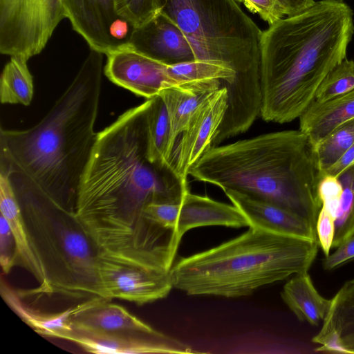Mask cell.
<instances>
[{"mask_svg": "<svg viewBox=\"0 0 354 354\" xmlns=\"http://www.w3.org/2000/svg\"><path fill=\"white\" fill-rule=\"evenodd\" d=\"M353 165H354V143L345 154L325 173L324 176L331 175L337 177Z\"/></svg>", "mask_w": 354, "mask_h": 354, "instance_id": "obj_37", "label": "cell"}, {"mask_svg": "<svg viewBox=\"0 0 354 354\" xmlns=\"http://www.w3.org/2000/svg\"><path fill=\"white\" fill-rule=\"evenodd\" d=\"M286 17L297 15L313 6L314 0H278Z\"/></svg>", "mask_w": 354, "mask_h": 354, "instance_id": "obj_36", "label": "cell"}, {"mask_svg": "<svg viewBox=\"0 0 354 354\" xmlns=\"http://www.w3.org/2000/svg\"><path fill=\"white\" fill-rule=\"evenodd\" d=\"M354 143V118L330 132L315 148L321 178Z\"/></svg>", "mask_w": 354, "mask_h": 354, "instance_id": "obj_27", "label": "cell"}, {"mask_svg": "<svg viewBox=\"0 0 354 354\" xmlns=\"http://www.w3.org/2000/svg\"><path fill=\"white\" fill-rule=\"evenodd\" d=\"M60 339L73 342L86 352L97 354L196 353L190 346L154 329L102 332L73 327Z\"/></svg>", "mask_w": 354, "mask_h": 354, "instance_id": "obj_12", "label": "cell"}, {"mask_svg": "<svg viewBox=\"0 0 354 354\" xmlns=\"http://www.w3.org/2000/svg\"><path fill=\"white\" fill-rule=\"evenodd\" d=\"M337 250L322 261L326 270H334L354 259V235L337 247Z\"/></svg>", "mask_w": 354, "mask_h": 354, "instance_id": "obj_35", "label": "cell"}, {"mask_svg": "<svg viewBox=\"0 0 354 354\" xmlns=\"http://www.w3.org/2000/svg\"><path fill=\"white\" fill-rule=\"evenodd\" d=\"M251 12L258 15L269 26L283 18L285 15L278 0H236Z\"/></svg>", "mask_w": 354, "mask_h": 354, "instance_id": "obj_33", "label": "cell"}, {"mask_svg": "<svg viewBox=\"0 0 354 354\" xmlns=\"http://www.w3.org/2000/svg\"><path fill=\"white\" fill-rule=\"evenodd\" d=\"M117 12L134 28H138L160 11L157 0H115Z\"/></svg>", "mask_w": 354, "mask_h": 354, "instance_id": "obj_30", "label": "cell"}, {"mask_svg": "<svg viewBox=\"0 0 354 354\" xmlns=\"http://www.w3.org/2000/svg\"><path fill=\"white\" fill-rule=\"evenodd\" d=\"M97 270L101 297L138 305L166 297L173 287L170 271L149 268L100 253Z\"/></svg>", "mask_w": 354, "mask_h": 354, "instance_id": "obj_9", "label": "cell"}, {"mask_svg": "<svg viewBox=\"0 0 354 354\" xmlns=\"http://www.w3.org/2000/svg\"><path fill=\"white\" fill-rule=\"evenodd\" d=\"M209 225L239 228L249 227V223L234 205L218 202L188 191L178 207L176 225L178 241H180L183 236L189 230Z\"/></svg>", "mask_w": 354, "mask_h": 354, "instance_id": "obj_17", "label": "cell"}, {"mask_svg": "<svg viewBox=\"0 0 354 354\" xmlns=\"http://www.w3.org/2000/svg\"><path fill=\"white\" fill-rule=\"evenodd\" d=\"M64 8L90 48L106 55L127 46L134 28L119 16L115 0H64Z\"/></svg>", "mask_w": 354, "mask_h": 354, "instance_id": "obj_10", "label": "cell"}, {"mask_svg": "<svg viewBox=\"0 0 354 354\" xmlns=\"http://www.w3.org/2000/svg\"><path fill=\"white\" fill-rule=\"evenodd\" d=\"M190 43L195 59L222 65L235 77L227 89L225 118L255 121L261 106V40L263 31L236 0H157Z\"/></svg>", "mask_w": 354, "mask_h": 354, "instance_id": "obj_6", "label": "cell"}, {"mask_svg": "<svg viewBox=\"0 0 354 354\" xmlns=\"http://www.w3.org/2000/svg\"><path fill=\"white\" fill-rule=\"evenodd\" d=\"M225 194L245 216L249 227L318 241L316 230L298 214L236 191L227 190Z\"/></svg>", "mask_w": 354, "mask_h": 354, "instance_id": "obj_15", "label": "cell"}, {"mask_svg": "<svg viewBox=\"0 0 354 354\" xmlns=\"http://www.w3.org/2000/svg\"><path fill=\"white\" fill-rule=\"evenodd\" d=\"M195 180L284 207L316 230L322 203L315 148L300 129L261 134L209 149L189 169ZM317 231V230H316Z\"/></svg>", "mask_w": 354, "mask_h": 354, "instance_id": "obj_4", "label": "cell"}, {"mask_svg": "<svg viewBox=\"0 0 354 354\" xmlns=\"http://www.w3.org/2000/svg\"><path fill=\"white\" fill-rule=\"evenodd\" d=\"M66 18L64 0H0V52L28 60Z\"/></svg>", "mask_w": 354, "mask_h": 354, "instance_id": "obj_8", "label": "cell"}, {"mask_svg": "<svg viewBox=\"0 0 354 354\" xmlns=\"http://www.w3.org/2000/svg\"><path fill=\"white\" fill-rule=\"evenodd\" d=\"M354 89V60L345 59L337 65L319 86L313 102L323 103Z\"/></svg>", "mask_w": 354, "mask_h": 354, "instance_id": "obj_29", "label": "cell"}, {"mask_svg": "<svg viewBox=\"0 0 354 354\" xmlns=\"http://www.w3.org/2000/svg\"><path fill=\"white\" fill-rule=\"evenodd\" d=\"M103 55L90 48L71 83L37 124L0 131V172L24 174L53 199L75 209L97 136Z\"/></svg>", "mask_w": 354, "mask_h": 354, "instance_id": "obj_2", "label": "cell"}, {"mask_svg": "<svg viewBox=\"0 0 354 354\" xmlns=\"http://www.w3.org/2000/svg\"><path fill=\"white\" fill-rule=\"evenodd\" d=\"M316 230L319 245L324 254L329 255L335 236V219L322 207L316 225Z\"/></svg>", "mask_w": 354, "mask_h": 354, "instance_id": "obj_34", "label": "cell"}, {"mask_svg": "<svg viewBox=\"0 0 354 354\" xmlns=\"http://www.w3.org/2000/svg\"><path fill=\"white\" fill-rule=\"evenodd\" d=\"M353 34V12L338 0L315 1L263 31L261 118L279 124L299 118L325 77L346 58Z\"/></svg>", "mask_w": 354, "mask_h": 354, "instance_id": "obj_3", "label": "cell"}, {"mask_svg": "<svg viewBox=\"0 0 354 354\" xmlns=\"http://www.w3.org/2000/svg\"><path fill=\"white\" fill-rule=\"evenodd\" d=\"M6 174L45 277L43 286L19 292L20 296L101 297L97 270L100 252L84 231L76 209L53 199L25 174Z\"/></svg>", "mask_w": 354, "mask_h": 354, "instance_id": "obj_7", "label": "cell"}, {"mask_svg": "<svg viewBox=\"0 0 354 354\" xmlns=\"http://www.w3.org/2000/svg\"><path fill=\"white\" fill-rule=\"evenodd\" d=\"M28 60L10 57L0 79V100L2 104L28 106L34 95L33 77L27 65Z\"/></svg>", "mask_w": 354, "mask_h": 354, "instance_id": "obj_26", "label": "cell"}, {"mask_svg": "<svg viewBox=\"0 0 354 354\" xmlns=\"http://www.w3.org/2000/svg\"><path fill=\"white\" fill-rule=\"evenodd\" d=\"M149 100L146 114L147 158L160 167L172 169L170 165V124L167 109L160 95Z\"/></svg>", "mask_w": 354, "mask_h": 354, "instance_id": "obj_24", "label": "cell"}, {"mask_svg": "<svg viewBox=\"0 0 354 354\" xmlns=\"http://www.w3.org/2000/svg\"><path fill=\"white\" fill-rule=\"evenodd\" d=\"M18 263L15 239L6 218L0 216V264L2 272L8 274Z\"/></svg>", "mask_w": 354, "mask_h": 354, "instance_id": "obj_32", "label": "cell"}, {"mask_svg": "<svg viewBox=\"0 0 354 354\" xmlns=\"http://www.w3.org/2000/svg\"><path fill=\"white\" fill-rule=\"evenodd\" d=\"M127 47L169 65L196 60L183 31L160 12L133 29Z\"/></svg>", "mask_w": 354, "mask_h": 354, "instance_id": "obj_14", "label": "cell"}, {"mask_svg": "<svg viewBox=\"0 0 354 354\" xmlns=\"http://www.w3.org/2000/svg\"><path fill=\"white\" fill-rule=\"evenodd\" d=\"M227 108V92L225 88H222L199 105L187 127L176 140L170 165L182 181L187 183L190 168L212 147Z\"/></svg>", "mask_w": 354, "mask_h": 354, "instance_id": "obj_11", "label": "cell"}, {"mask_svg": "<svg viewBox=\"0 0 354 354\" xmlns=\"http://www.w3.org/2000/svg\"><path fill=\"white\" fill-rule=\"evenodd\" d=\"M168 72L176 87L221 83L222 88L228 89L235 77L234 72L227 67L198 60L168 65Z\"/></svg>", "mask_w": 354, "mask_h": 354, "instance_id": "obj_25", "label": "cell"}, {"mask_svg": "<svg viewBox=\"0 0 354 354\" xmlns=\"http://www.w3.org/2000/svg\"><path fill=\"white\" fill-rule=\"evenodd\" d=\"M218 90L214 85H193L172 87L160 94L169 120L171 153L176 140L187 127L199 105Z\"/></svg>", "mask_w": 354, "mask_h": 354, "instance_id": "obj_22", "label": "cell"}, {"mask_svg": "<svg viewBox=\"0 0 354 354\" xmlns=\"http://www.w3.org/2000/svg\"><path fill=\"white\" fill-rule=\"evenodd\" d=\"M281 297L298 319L312 326L324 319L331 304V299L317 292L308 272L295 274L284 285Z\"/></svg>", "mask_w": 354, "mask_h": 354, "instance_id": "obj_21", "label": "cell"}, {"mask_svg": "<svg viewBox=\"0 0 354 354\" xmlns=\"http://www.w3.org/2000/svg\"><path fill=\"white\" fill-rule=\"evenodd\" d=\"M0 212L7 221L16 241L18 263L29 271L40 288L45 277L40 264L30 245L21 207L8 174L0 172Z\"/></svg>", "mask_w": 354, "mask_h": 354, "instance_id": "obj_20", "label": "cell"}, {"mask_svg": "<svg viewBox=\"0 0 354 354\" xmlns=\"http://www.w3.org/2000/svg\"><path fill=\"white\" fill-rule=\"evenodd\" d=\"M0 289L1 297L7 305L39 335L60 339L62 335L72 330L70 317L74 307L59 313H45L25 304L18 292L12 290L3 279Z\"/></svg>", "mask_w": 354, "mask_h": 354, "instance_id": "obj_23", "label": "cell"}, {"mask_svg": "<svg viewBox=\"0 0 354 354\" xmlns=\"http://www.w3.org/2000/svg\"><path fill=\"white\" fill-rule=\"evenodd\" d=\"M299 118V129L315 147L342 123L354 118V89L323 103L312 102Z\"/></svg>", "mask_w": 354, "mask_h": 354, "instance_id": "obj_19", "label": "cell"}, {"mask_svg": "<svg viewBox=\"0 0 354 354\" xmlns=\"http://www.w3.org/2000/svg\"><path fill=\"white\" fill-rule=\"evenodd\" d=\"M104 74L114 84L137 95L151 99L164 90L176 87L169 75L168 65L131 48L106 55Z\"/></svg>", "mask_w": 354, "mask_h": 354, "instance_id": "obj_13", "label": "cell"}, {"mask_svg": "<svg viewBox=\"0 0 354 354\" xmlns=\"http://www.w3.org/2000/svg\"><path fill=\"white\" fill-rule=\"evenodd\" d=\"M318 246V241L250 227L233 239L181 258L170 269L173 287L192 296H248L308 272Z\"/></svg>", "mask_w": 354, "mask_h": 354, "instance_id": "obj_5", "label": "cell"}, {"mask_svg": "<svg viewBox=\"0 0 354 354\" xmlns=\"http://www.w3.org/2000/svg\"><path fill=\"white\" fill-rule=\"evenodd\" d=\"M342 191V185L336 176L325 175L318 183L317 192L322 207L335 220L339 209Z\"/></svg>", "mask_w": 354, "mask_h": 354, "instance_id": "obj_31", "label": "cell"}, {"mask_svg": "<svg viewBox=\"0 0 354 354\" xmlns=\"http://www.w3.org/2000/svg\"><path fill=\"white\" fill-rule=\"evenodd\" d=\"M338 1H343V0H338Z\"/></svg>", "mask_w": 354, "mask_h": 354, "instance_id": "obj_38", "label": "cell"}, {"mask_svg": "<svg viewBox=\"0 0 354 354\" xmlns=\"http://www.w3.org/2000/svg\"><path fill=\"white\" fill-rule=\"evenodd\" d=\"M312 341L321 345L318 351L354 353V279L331 299L322 327Z\"/></svg>", "mask_w": 354, "mask_h": 354, "instance_id": "obj_16", "label": "cell"}, {"mask_svg": "<svg viewBox=\"0 0 354 354\" xmlns=\"http://www.w3.org/2000/svg\"><path fill=\"white\" fill-rule=\"evenodd\" d=\"M95 296L74 307L70 317L72 327L93 331L122 330H153L122 306Z\"/></svg>", "mask_w": 354, "mask_h": 354, "instance_id": "obj_18", "label": "cell"}, {"mask_svg": "<svg viewBox=\"0 0 354 354\" xmlns=\"http://www.w3.org/2000/svg\"><path fill=\"white\" fill-rule=\"evenodd\" d=\"M149 103L129 109L97 132L76 214L100 253L168 272L180 242L174 232L147 219L145 209L151 203H180L189 189L172 169L147 158Z\"/></svg>", "mask_w": 354, "mask_h": 354, "instance_id": "obj_1", "label": "cell"}, {"mask_svg": "<svg viewBox=\"0 0 354 354\" xmlns=\"http://www.w3.org/2000/svg\"><path fill=\"white\" fill-rule=\"evenodd\" d=\"M342 194L336 218L332 248H337L354 235V165L338 176Z\"/></svg>", "mask_w": 354, "mask_h": 354, "instance_id": "obj_28", "label": "cell"}]
</instances>
